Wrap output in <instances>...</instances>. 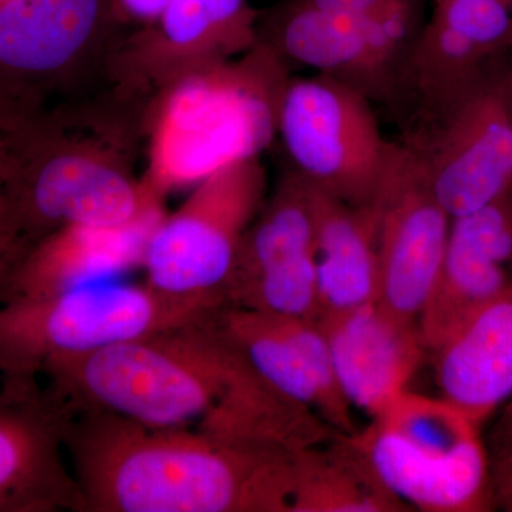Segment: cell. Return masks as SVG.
Segmentation results:
<instances>
[{
	"instance_id": "21",
	"label": "cell",
	"mask_w": 512,
	"mask_h": 512,
	"mask_svg": "<svg viewBox=\"0 0 512 512\" xmlns=\"http://www.w3.org/2000/svg\"><path fill=\"white\" fill-rule=\"evenodd\" d=\"M318 319L379 301L380 271L372 204L357 207L318 191L313 245Z\"/></svg>"
},
{
	"instance_id": "8",
	"label": "cell",
	"mask_w": 512,
	"mask_h": 512,
	"mask_svg": "<svg viewBox=\"0 0 512 512\" xmlns=\"http://www.w3.org/2000/svg\"><path fill=\"white\" fill-rule=\"evenodd\" d=\"M276 137L292 171L316 190L357 207L375 200L393 144L384 140L369 97L356 87L320 73L289 77Z\"/></svg>"
},
{
	"instance_id": "6",
	"label": "cell",
	"mask_w": 512,
	"mask_h": 512,
	"mask_svg": "<svg viewBox=\"0 0 512 512\" xmlns=\"http://www.w3.org/2000/svg\"><path fill=\"white\" fill-rule=\"evenodd\" d=\"M214 311L164 295L147 282L116 279L16 298L0 306V373L39 377L56 357L178 328Z\"/></svg>"
},
{
	"instance_id": "17",
	"label": "cell",
	"mask_w": 512,
	"mask_h": 512,
	"mask_svg": "<svg viewBox=\"0 0 512 512\" xmlns=\"http://www.w3.org/2000/svg\"><path fill=\"white\" fill-rule=\"evenodd\" d=\"M511 33L512 10L501 0H434L404 69L434 120L483 82L484 63L511 47Z\"/></svg>"
},
{
	"instance_id": "33",
	"label": "cell",
	"mask_w": 512,
	"mask_h": 512,
	"mask_svg": "<svg viewBox=\"0 0 512 512\" xmlns=\"http://www.w3.org/2000/svg\"><path fill=\"white\" fill-rule=\"evenodd\" d=\"M510 46L512 47V33H511V42H510Z\"/></svg>"
},
{
	"instance_id": "23",
	"label": "cell",
	"mask_w": 512,
	"mask_h": 512,
	"mask_svg": "<svg viewBox=\"0 0 512 512\" xmlns=\"http://www.w3.org/2000/svg\"><path fill=\"white\" fill-rule=\"evenodd\" d=\"M316 211L318 190L295 171L284 175L242 238L227 293L262 272L312 256Z\"/></svg>"
},
{
	"instance_id": "26",
	"label": "cell",
	"mask_w": 512,
	"mask_h": 512,
	"mask_svg": "<svg viewBox=\"0 0 512 512\" xmlns=\"http://www.w3.org/2000/svg\"><path fill=\"white\" fill-rule=\"evenodd\" d=\"M313 8L348 18H375L414 0H303Z\"/></svg>"
},
{
	"instance_id": "20",
	"label": "cell",
	"mask_w": 512,
	"mask_h": 512,
	"mask_svg": "<svg viewBox=\"0 0 512 512\" xmlns=\"http://www.w3.org/2000/svg\"><path fill=\"white\" fill-rule=\"evenodd\" d=\"M163 217L156 215L128 227L69 225L57 229L36 242L23 259L15 279V299L111 281L143 265L148 235Z\"/></svg>"
},
{
	"instance_id": "12",
	"label": "cell",
	"mask_w": 512,
	"mask_h": 512,
	"mask_svg": "<svg viewBox=\"0 0 512 512\" xmlns=\"http://www.w3.org/2000/svg\"><path fill=\"white\" fill-rule=\"evenodd\" d=\"M379 256V302L419 323L439 275L453 218L441 207L417 151L393 144L372 202Z\"/></svg>"
},
{
	"instance_id": "5",
	"label": "cell",
	"mask_w": 512,
	"mask_h": 512,
	"mask_svg": "<svg viewBox=\"0 0 512 512\" xmlns=\"http://www.w3.org/2000/svg\"><path fill=\"white\" fill-rule=\"evenodd\" d=\"M481 429L443 397L406 390L349 436L384 487L412 510L487 512L497 505Z\"/></svg>"
},
{
	"instance_id": "9",
	"label": "cell",
	"mask_w": 512,
	"mask_h": 512,
	"mask_svg": "<svg viewBox=\"0 0 512 512\" xmlns=\"http://www.w3.org/2000/svg\"><path fill=\"white\" fill-rule=\"evenodd\" d=\"M421 3L414 0L375 18H348L289 0L259 26V40L286 63L342 80L369 99L386 96L419 35Z\"/></svg>"
},
{
	"instance_id": "30",
	"label": "cell",
	"mask_w": 512,
	"mask_h": 512,
	"mask_svg": "<svg viewBox=\"0 0 512 512\" xmlns=\"http://www.w3.org/2000/svg\"><path fill=\"white\" fill-rule=\"evenodd\" d=\"M0 231H13L8 218V194H6V175L0 160ZM22 237V235H20Z\"/></svg>"
},
{
	"instance_id": "28",
	"label": "cell",
	"mask_w": 512,
	"mask_h": 512,
	"mask_svg": "<svg viewBox=\"0 0 512 512\" xmlns=\"http://www.w3.org/2000/svg\"><path fill=\"white\" fill-rule=\"evenodd\" d=\"M495 505L512 512V461L491 467Z\"/></svg>"
},
{
	"instance_id": "22",
	"label": "cell",
	"mask_w": 512,
	"mask_h": 512,
	"mask_svg": "<svg viewBox=\"0 0 512 512\" xmlns=\"http://www.w3.org/2000/svg\"><path fill=\"white\" fill-rule=\"evenodd\" d=\"M413 511L384 487L349 434L298 451L289 512Z\"/></svg>"
},
{
	"instance_id": "16",
	"label": "cell",
	"mask_w": 512,
	"mask_h": 512,
	"mask_svg": "<svg viewBox=\"0 0 512 512\" xmlns=\"http://www.w3.org/2000/svg\"><path fill=\"white\" fill-rule=\"evenodd\" d=\"M512 188L451 220L439 275L419 318L427 352H437L511 284Z\"/></svg>"
},
{
	"instance_id": "11",
	"label": "cell",
	"mask_w": 512,
	"mask_h": 512,
	"mask_svg": "<svg viewBox=\"0 0 512 512\" xmlns=\"http://www.w3.org/2000/svg\"><path fill=\"white\" fill-rule=\"evenodd\" d=\"M111 0H10L0 6V89L45 106L113 46Z\"/></svg>"
},
{
	"instance_id": "4",
	"label": "cell",
	"mask_w": 512,
	"mask_h": 512,
	"mask_svg": "<svg viewBox=\"0 0 512 512\" xmlns=\"http://www.w3.org/2000/svg\"><path fill=\"white\" fill-rule=\"evenodd\" d=\"M286 62L259 40L254 49L174 80L147 100L146 190L164 201L228 165L259 157L276 137Z\"/></svg>"
},
{
	"instance_id": "2",
	"label": "cell",
	"mask_w": 512,
	"mask_h": 512,
	"mask_svg": "<svg viewBox=\"0 0 512 512\" xmlns=\"http://www.w3.org/2000/svg\"><path fill=\"white\" fill-rule=\"evenodd\" d=\"M136 119L113 107H37L0 134L10 227L32 244L69 225L128 227L163 214L134 174Z\"/></svg>"
},
{
	"instance_id": "13",
	"label": "cell",
	"mask_w": 512,
	"mask_h": 512,
	"mask_svg": "<svg viewBox=\"0 0 512 512\" xmlns=\"http://www.w3.org/2000/svg\"><path fill=\"white\" fill-rule=\"evenodd\" d=\"M437 121L421 158L431 188L451 218L480 210L512 188V94L481 82Z\"/></svg>"
},
{
	"instance_id": "27",
	"label": "cell",
	"mask_w": 512,
	"mask_h": 512,
	"mask_svg": "<svg viewBox=\"0 0 512 512\" xmlns=\"http://www.w3.org/2000/svg\"><path fill=\"white\" fill-rule=\"evenodd\" d=\"M488 457L491 467L512 461V394L498 410V417L495 419L493 429L487 443Z\"/></svg>"
},
{
	"instance_id": "24",
	"label": "cell",
	"mask_w": 512,
	"mask_h": 512,
	"mask_svg": "<svg viewBox=\"0 0 512 512\" xmlns=\"http://www.w3.org/2000/svg\"><path fill=\"white\" fill-rule=\"evenodd\" d=\"M32 242L12 231H0V306L15 299V279Z\"/></svg>"
},
{
	"instance_id": "18",
	"label": "cell",
	"mask_w": 512,
	"mask_h": 512,
	"mask_svg": "<svg viewBox=\"0 0 512 512\" xmlns=\"http://www.w3.org/2000/svg\"><path fill=\"white\" fill-rule=\"evenodd\" d=\"M318 322L340 389L350 406L369 417L406 392L427 352L419 323L399 318L379 301Z\"/></svg>"
},
{
	"instance_id": "15",
	"label": "cell",
	"mask_w": 512,
	"mask_h": 512,
	"mask_svg": "<svg viewBox=\"0 0 512 512\" xmlns=\"http://www.w3.org/2000/svg\"><path fill=\"white\" fill-rule=\"evenodd\" d=\"M218 319L266 382L318 414L336 433L357 431L318 320L282 318L231 305L222 306Z\"/></svg>"
},
{
	"instance_id": "19",
	"label": "cell",
	"mask_w": 512,
	"mask_h": 512,
	"mask_svg": "<svg viewBox=\"0 0 512 512\" xmlns=\"http://www.w3.org/2000/svg\"><path fill=\"white\" fill-rule=\"evenodd\" d=\"M434 355L439 396L483 427L512 394V281Z\"/></svg>"
},
{
	"instance_id": "7",
	"label": "cell",
	"mask_w": 512,
	"mask_h": 512,
	"mask_svg": "<svg viewBox=\"0 0 512 512\" xmlns=\"http://www.w3.org/2000/svg\"><path fill=\"white\" fill-rule=\"evenodd\" d=\"M266 198L259 157L222 168L195 185L190 197L148 235L147 284L164 295L218 309L242 238Z\"/></svg>"
},
{
	"instance_id": "1",
	"label": "cell",
	"mask_w": 512,
	"mask_h": 512,
	"mask_svg": "<svg viewBox=\"0 0 512 512\" xmlns=\"http://www.w3.org/2000/svg\"><path fill=\"white\" fill-rule=\"evenodd\" d=\"M63 413L86 512H289L298 451L94 410Z\"/></svg>"
},
{
	"instance_id": "14",
	"label": "cell",
	"mask_w": 512,
	"mask_h": 512,
	"mask_svg": "<svg viewBox=\"0 0 512 512\" xmlns=\"http://www.w3.org/2000/svg\"><path fill=\"white\" fill-rule=\"evenodd\" d=\"M64 451L63 410L39 377L3 376L0 512H86Z\"/></svg>"
},
{
	"instance_id": "3",
	"label": "cell",
	"mask_w": 512,
	"mask_h": 512,
	"mask_svg": "<svg viewBox=\"0 0 512 512\" xmlns=\"http://www.w3.org/2000/svg\"><path fill=\"white\" fill-rule=\"evenodd\" d=\"M220 309L178 328L56 357L40 376L63 412L94 410L153 429L204 430L227 402L242 363Z\"/></svg>"
},
{
	"instance_id": "29",
	"label": "cell",
	"mask_w": 512,
	"mask_h": 512,
	"mask_svg": "<svg viewBox=\"0 0 512 512\" xmlns=\"http://www.w3.org/2000/svg\"><path fill=\"white\" fill-rule=\"evenodd\" d=\"M28 110L32 109L18 103V101L12 99L5 90L0 89V134L8 130L10 124L18 119L20 114Z\"/></svg>"
},
{
	"instance_id": "31",
	"label": "cell",
	"mask_w": 512,
	"mask_h": 512,
	"mask_svg": "<svg viewBox=\"0 0 512 512\" xmlns=\"http://www.w3.org/2000/svg\"><path fill=\"white\" fill-rule=\"evenodd\" d=\"M501 2H503L504 5H507L508 8L512 10V0H501Z\"/></svg>"
},
{
	"instance_id": "25",
	"label": "cell",
	"mask_w": 512,
	"mask_h": 512,
	"mask_svg": "<svg viewBox=\"0 0 512 512\" xmlns=\"http://www.w3.org/2000/svg\"><path fill=\"white\" fill-rule=\"evenodd\" d=\"M170 0H111V20L114 32L128 33L147 26L160 15Z\"/></svg>"
},
{
	"instance_id": "32",
	"label": "cell",
	"mask_w": 512,
	"mask_h": 512,
	"mask_svg": "<svg viewBox=\"0 0 512 512\" xmlns=\"http://www.w3.org/2000/svg\"><path fill=\"white\" fill-rule=\"evenodd\" d=\"M10 0H0V6L6 5V3H9Z\"/></svg>"
},
{
	"instance_id": "34",
	"label": "cell",
	"mask_w": 512,
	"mask_h": 512,
	"mask_svg": "<svg viewBox=\"0 0 512 512\" xmlns=\"http://www.w3.org/2000/svg\"><path fill=\"white\" fill-rule=\"evenodd\" d=\"M511 94H512V90H511Z\"/></svg>"
},
{
	"instance_id": "10",
	"label": "cell",
	"mask_w": 512,
	"mask_h": 512,
	"mask_svg": "<svg viewBox=\"0 0 512 512\" xmlns=\"http://www.w3.org/2000/svg\"><path fill=\"white\" fill-rule=\"evenodd\" d=\"M259 19L248 0H170L153 22L116 40L104 72L121 97L148 100L185 74L254 49Z\"/></svg>"
}]
</instances>
